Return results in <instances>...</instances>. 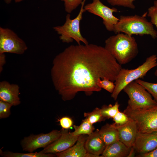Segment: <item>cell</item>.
<instances>
[{"label":"cell","mask_w":157,"mask_h":157,"mask_svg":"<svg viewBox=\"0 0 157 157\" xmlns=\"http://www.w3.org/2000/svg\"><path fill=\"white\" fill-rule=\"evenodd\" d=\"M138 157H157V148L145 154H138Z\"/></svg>","instance_id":"obj_31"},{"label":"cell","mask_w":157,"mask_h":157,"mask_svg":"<svg viewBox=\"0 0 157 157\" xmlns=\"http://www.w3.org/2000/svg\"><path fill=\"white\" fill-rule=\"evenodd\" d=\"M99 131L106 146L119 140L118 130L112 124H106L103 126Z\"/></svg>","instance_id":"obj_18"},{"label":"cell","mask_w":157,"mask_h":157,"mask_svg":"<svg viewBox=\"0 0 157 157\" xmlns=\"http://www.w3.org/2000/svg\"><path fill=\"white\" fill-rule=\"evenodd\" d=\"M119 106L118 102H116L113 105H104L100 108L101 114L106 119L113 118L119 111Z\"/></svg>","instance_id":"obj_21"},{"label":"cell","mask_w":157,"mask_h":157,"mask_svg":"<svg viewBox=\"0 0 157 157\" xmlns=\"http://www.w3.org/2000/svg\"><path fill=\"white\" fill-rule=\"evenodd\" d=\"M112 124L118 130L119 140L129 147H133L138 132L135 122L129 118L124 124L119 125L114 123Z\"/></svg>","instance_id":"obj_13"},{"label":"cell","mask_w":157,"mask_h":157,"mask_svg":"<svg viewBox=\"0 0 157 157\" xmlns=\"http://www.w3.org/2000/svg\"><path fill=\"white\" fill-rule=\"evenodd\" d=\"M113 119L115 124L121 125L126 123L129 118L124 112L119 111Z\"/></svg>","instance_id":"obj_28"},{"label":"cell","mask_w":157,"mask_h":157,"mask_svg":"<svg viewBox=\"0 0 157 157\" xmlns=\"http://www.w3.org/2000/svg\"><path fill=\"white\" fill-rule=\"evenodd\" d=\"M60 0L64 2L65 10L68 14L71 13L81 5L83 1V0Z\"/></svg>","instance_id":"obj_26"},{"label":"cell","mask_w":157,"mask_h":157,"mask_svg":"<svg viewBox=\"0 0 157 157\" xmlns=\"http://www.w3.org/2000/svg\"><path fill=\"white\" fill-rule=\"evenodd\" d=\"M135 81L143 86L157 103V83H150L140 79H138Z\"/></svg>","instance_id":"obj_23"},{"label":"cell","mask_w":157,"mask_h":157,"mask_svg":"<svg viewBox=\"0 0 157 157\" xmlns=\"http://www.w3.org/2000/svg\"><path fill=\"white\" fill-rule=\"evenodd\" d=\"M61 131L54 130L49 133L31 135L25 137L21 144L23 151L32 152L36 149L48 146L60 136Z\"/></svg>","instance_id":"obj_10"},{"label":"cell","mask_w":157,"mask_h":157,"mask_svg":"<svg viewBox=\"0 0 157 157\" xmlns=\"http://www.w3.org/2000/svg\"><path fill=\"white\" fill-rule=\"evenodd\" d=\"M157 66V56L153 54L147 57L144 62L135 69L122 68L115 81V87L111 97L116 100L120 92L127 85L138 79L144 78L150 70Z\"/></svg>","instance_id":"obj_4"},{"label":"cell","mask_w":157,"mask_h":157,"mask_svg":"<svg viewBox=\"0 0 157 157\" xmlns=\"http://www.w3.org/2000/svg\"><path fill=\"white\" fill-rule=\"evenodd\" d=\"M84 8L85 11L101 18L106 29L110 32L113 31L115 25L119 20V18L113 14L118 12L117 8L106 6L100 0H92V2L84 6Z\"/></svg>","instance_id":"obj_9"},{"label":"cell","mask_w":157,"mask_h":157,"mask_svg":"<svg viewBox=\"0 0 157 157\" xmlns=\"http://www.w3.org/2000/svg\"><path fill=\"white\" fill-rule=\"evenodd\" d=\"M24 0H14L15 2L16 3L20 2Z\"/></svg>","instance_id":"obj_36"},{"label":"cell","mask_w":157,"mask_h":157,"mask_svg":"<svg viewBox=\"0 0 157 157\" xmlns=\"http://www.w3.org/2000/svg\"><path fill=\"white\" fill-rule=\"evenodd\" d=\"M131 148L119 140L117 141L106 146L101 157H128Z\"/></svg>","instance_id":"obj_17"},{"label":"cell","mask_w":157,"mask_h":157,"mask_svg":"<svg viewBox=\"0 0 157 157\" xmlns=\"http://www.w3.org/2000/svg\"><path fill=\"white\" fill-rule=\"evenodd\" d=\"M136 151L133 147L131 148V150L130 153L128 156V157H134L135 156V154Z\"/></svg>","instance_id":"obj_33"},{"label":"cell","mask_w":157,"mask_h":157,"mask_svg":"<svg viewBox=\"0 0 157 157\" xmlns=\"http://www.w3.org/2000/svg\"><path fill=\"white\" fill-rule=\"evenodd\" d=\"M60 136L53 142L40 151L45 154H56L64 151L74 145L78 136L74 135L68 129H62Z\"/></svg>","instance_id":"obj_11"},{"label":"cell","mask_w":157,"mask_h":157,"mask_svg":"<svg viewBox=\"0 0 157 157\" xmlns=\"http://www.w3.org/2000/svg\"><path fill=\"white\" fill-rule=\"evenodd\" d=\"M133 147L138 154L149 152L157 148V132H138Z\"/></svg>","instance_id":"obj_12"},{"label":"cell","mask_w":157,"mask_h":157,"mask_svg":"<svg viewBox=\"0 0 157 157\" xmlns=\"http://www.w3.org/2000/svg\"><path fill=\"white\" fill-rule=\"evenodd\" d=\"M73 127L74 130L72 133L75 136H78L82 135H89L94 131V129L93 124L89 123L86 118L82 120L80 125H74Z\"/></svg>","instance_id":"obj_20"},{"label":"cell","mask_w":157,"mask_h":157,"mask_svg":"<svg viewBox=\"0 0 157 157\" xmlns=\"http://www.w3.org/2000/svg\"></svg>","instance_id":"obj_38"},{"label":"cell","mask_w":157,"mask_h":157,"mask_svg":"<svg viewBox=\"0 0 157 157\" xmlns=\"http://www.w3.org/2000/svg\"><path fill=\"white\" fill-rule=\"evenodd\" d=\"M59 121L60 125L63 129H68L70 128L73 124L72 120L68 117H63L59 119Z\"/></svg>","instance_id":"obj_30"},{"label":"cell","mask_w":157,"mask_h":157,"mask_svg":"<svg viewBox=\"0 0 157 157\" xmlns=\"http://www.w3.org/2000/svg\"><path fill=\"white\" fill-rule=\"evenodd\" d=\"M97 129L88 135L85 143L87 152L93 154L98 157H101L106 145Z\"/></svg>","instance_id":"obj_15"},{"label":"cell","mask_w":157,"mask_h":157,"mask_svg":"<svg viewBox=\"0 0 157 157\" xmlns=\"http://www.w3.org/2000/svg\"><path fill=\"white\" fill-rule=\"evenodd\" d=\"M5 2L7 4H9L12 1V0H4Z\"/></svg>","instance_id":"obj_35"},{"label":"cell","mask_w":157,"mask_h":157,"mask_svg":"<svg viewBox=\"0 0 157 157\" xmlns=\"http://www.w3.org/2000/svg\"><path fill=\"white\" fill-rule=\"evenodd\" d=\"M153 6L155 8L157 13V0H155L154 1Z\"/></svg>","instance_id":"obj_34"},{"label":"cell","mask_w":157,"mask_h":157,"mask_svg":"<svg viewBox=\"0 0 157 157\" xmlns=\"http://www.w3.org/2000/svg\"><path fill=\"white\" fill-rule=\"evenodd\" d=\"M84 116L90 124H93L105 120L106 119L101 114L100 108H95L90 112H85Z\"/></svg>","instance_id":"obj_22"},{"label":"cell","mask_w":157,"mask_h":157,"mask_svg":"<svg viewBox=\"0 0 157 157\" xmlns=\"http://www.w3.org/2000/svg\"><path fill=\"white\" fill-rule=\"evenodd\" d=\"M1 155L4 157H53L56 156L55 154H45L41 152L28 153L13 152L10 151H3L0 149Z\"/></svg>","instance_id":"obj_19"},{"label":"cell","mask_w":157,"mask_h":157,"mask_svg":"<svg viewBox=\"0 0 157 157\" xmlns=\"http://www.w3.org/2000/svg\"><path fill=\"white\" fill-rule=\"evenodd\" d=\"M135 0H106L110 5L124 7L131 9H134L135 6L134 1Z\"/></svg>","instance_id":"obj_25"},{"label":"cell","mask_w":157,"mask_h":157,"mask_svg":"<svg viewBox=\"0 0 157 157\" xmlns=\"http://www.w3.org/2000/svg\"><path fill=\"white\" fill-rule=\"evenodd\" d=\"M147 14V12L142 16L136 15H121L113 31L116 34L122 32L129 36L149 35L153 39H156L157 31L153 25L145 18V15Z\"/></svg>","instance_id":"obj_3"},{"label":"cell","mask_w":157,"mask_h":157,"mask_svg":"<svg viewBox=\"0 0 157 157\" xmlns=\"http://www.w3.org/2000/svg\"><path fill=\"white\" fill-rule=\"evenodd\" d=\"M88 136L82 135L79 136L76 143L67 149L55 154L58 157H87L88 152L85 143Z\"/></svg>","instance_id":"obj_16"},{"label":"cell","mask_w":157,"mask_h":157,"mask_svg":"<svg viewBox=\"0 0 157 157\" xmlns=\"http://www.w3.org/2000/svg\"><path fill=\"white\" fill-rule=\"evenodd\" d=\"M86 0H83L79 12L74 18L71 19L70 14L68 13L66 16L65 22L63 25L53 27L63 42L68 43L74 40L78 44H81V42L85 44H89L87 40L81 35L80 29V24L83 15L86 11L84 8Z\"/></svg>","instance_id":"obj_5"},{"label":"cell","mask_w":157,"mask_h":157,"mask_svg":"<svg viewBox=\"0 0 157 157\" xmlns=\"http://www.w3.org/2000/svg\"><path fill=\"white\" fill-rule=\"evenodd\" d=\"M104 47L121 65L131 62L138 53L135 38L124 33L109 37L105 41Z\"/></svg>","instance_id":"obj_2"},{"label":"cell","mask_w":157,"mask_h":157,"mask_svg":"<svg viewBox=\"0 0 157 157\" xmlns=\"http://www.w3.org/2000/svg\"><path fill=\"white\" fill-rule=\"evenodd\" d=\"M13 106L11 104L0 100V118L8 117L11 114L10 108Z\"/></svg>","instance_id":"obj_27"},{"label":"cell","mask_w":157,"mask_h":157,"mask_svg":"<svg viewBox=\"0 0 157 157\" xmlns=\"http://www.w3.org/2000/svg\"><path fill=\"white\" fill-rule=\"evenodd\" d=\"M6 63V56L5 53H0V72H1L3 67Z\"/></svg>","instance_id":"obj_32"},{"label":"cell","mask_w":157,"mask_h":157,"mask_svg":"<svg viewBox=\"0 0 157 157\" xmlns=\"http://www.w3.org/2000/svg\"><path fill=\"white\" fill-rule=\"evenodd\" d=\"M123 90L129 97L128 106L132 109L147 108L157 106L151 94L135 81L128 84Z\"/></svg>","instance_id":"obj_7"},{"label":"cell","mask_w":157,"mask_h":157,"mask_svg":"<svg viewBox=\"0 0 157 157\" xmlns=\"http://www.w3.org/2000/svg\"><path fill=\"white\" fill-rule=\"evenodd\" d=\"M123 112L135 122L138 132H157V106L137 109H132L127 106Z\"/></svg>","instance_id":"obj_6"},{"label":"cell","mask_w":157,"mask_h":157,"mask_svg":"<svg viewBox=\"0 0 157 157\" xmlns=\"http://www.w3.org/2000/svg\"><path fill=\"white\" fill-rule=\"evenodd\" d=\"M52 64V81L64 101L80 92L90 96L100 91L98 79L115 81L122 68L104 47L92 44L69 46L55 57Z\"/></svg>","instance_id":"obj_1"},{"label":"cell","mask_w":157,"mask_h":157,"mask_svg":"<svg viewBox=\"0 0 157 157\" xmlns=\"http://www.w3.org/2000/svg\"><path fill=\"white\" fill-rule=\"evenodd\" d=\"M25 42L12 30L0 27V53L22 54L27 50Z\"/></svg>","instance_id":"obj_8"},{"label":"cell","mask_w":157,"mask_h":157,"mask_svg":"<svg viewBox=\"0 0 157 157\" xmlns=\"http://www.w3.org/2000/svg\"><path fill=\"white\" fill-rule=\"evenodd\" d=\"M157 57V54L156 55ZM154 75L155 76H157V69L154 72Z\"/></svg>","instance_id":"obj_37"},{"label":"cell","mask_w":157,"mask_h":157,"mask_svg":"<svg viewBox=\"0 0 157 157\" xmlns=\"http://www.w3.org/2000/svg\"><path fill=\"white\" fill-rule=\"evenodd\" d=\"M113 82L105 77L102 80L101 78L98 79L97 84L101 88H103L112 93L115 87V85Z\"/></svg>","instance_id":"obj_24"},{"label":"cell","mask_w":157,"mask_h":157,"mask_svg":"<svg viewBox=\"0 0 157 157\" xmlns=\"http://www.w3.org/2000/svg\"><path fill=\"white\" fill-rule=\"evenodd\" d=\"M19 87L18 85L10 84L6 81L0 83V100L16 106L21 103L19 97Z\"/></svg>","instance_id":"obj_14"},{"label":"cell","mask_w":157,"mask_h":157,"mask_svg":"<svg viewBox=\"0 0 157 157\" xmlns=\"http://www.w3.org/2000/svg\"><path fill=\"white\" fill-rule=\"evenodd\" d=\"M147 15L150 18V22L157 28V13L155 8L154 6L148 8Z\"/></svg>","instance_id":"obj_29"}]
</instances>
